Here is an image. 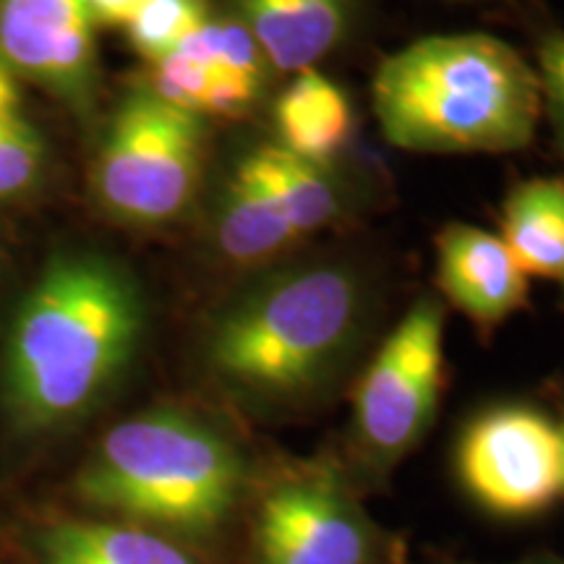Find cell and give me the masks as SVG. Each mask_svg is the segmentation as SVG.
<instances>
[{"instance_id": "6da1fadb", "label": "cell", "mask_w": 564, "mask_h": 564, "mask_svg": "<svg viewBox=\"0 0 564 564\" xmlns=\"http://www.w3.org/2000/svg\"><path fill=\"white\" fill-rule=\"evenodd\" d=\"M144 308L108 259L76 253L47 267L13 316L3 403L19 429L40 432L87 413L131 364Z\"/></svg>"}, {"instance_id": "7a4b0ae2", "label": "cell", "mask_w": 564, "mask_h": 564, "mask_svg": "<svg viewBox=\"0 0 564 564\" xmlns=\"http://www.w3.org/2000/svg\"><path fill=\"white\" fill-rule=\"evenodd\" d=\"M361 280L335 264L272 274L212 327L207 364L232 394L272 419L333 390L361 340Z\"/></svg>"}, {"instance_id": "3957f363", "label": "cell", "mask_w": 564, "mask_h": 564, "mask_svg": "<svg viewBox=\"0 0 564 564\" xmlns=\"http://www.w3.org/2000/svg\"><path fill=\"white\" fill-rule=\"evenodd\" d=\"M387 141L408 152H514L544 97L523 55L491 34H434L392 53L371 84Z\"/></svg>"}, {"instance_id": "277c9868", "label": "cell", "mask_w": 564, "mask_h": 564, "mask_svg": "<svg viewBox=\"0 0 564 564\" xmlns=\"http://www.w3.org/2000/svg\"><path fill=\"white\" fill-rule=\"evenodd\" d=\"M74 491L123 523L209 539L243 510L251 474L241 447L220 429L178 408H154L97 442Z\"/></svg>"}, {"instance_id": "5b68a950", "label": "cell", "mask_w": 564, "mask_h": 564, "mask_svg": "<svg viewBox=\"0 0 564 564\" xmlns=\"http://www.w3.org/2000/svg\"><path fill=\"white\" fill-rule=\"evenodd\" d=\"M444 384V314L415 301L394 324L352 390L350 444L364 481L379 484L432 426Z\"/></svg>"}, {"instance_id": "8992f818", "label": "cell", "mask_w": 564, "mask_h": 564, "mask_svg": "<svg viewBox=\"0 0 564 564\" xmlns=\"http://www.w3.org/2000/svg\"><path fill=\"white\" fill-rule=\"evenodd\" d=\"M249 564H403L356 486L329 463L272 474L253 497Z\"/></svg>"}, {"instance_id": "52a82bcc", "label": "cell", "mask_w": 564, "mask_h": 564, "mask_svg": "<svg viewBox=\"0 0 564 564\" xmlns=\"http://www.w3.org/2000/svg\"><path fill=\"white\" fill-rule=\"evenodd\" d=\"M199 116L133 91L112 116L97 158L95 186L105 209L133 225H160L192 202L202 171Z\"/></svg>"}, {"instance_id": "ba28073f", "label": "cell", "mask_w": 564, "mask_h": 564, "mask_svg": "<svg viewBox=\"0 0 564 564\" xmlns=\"http://www.w3.org/2000/svg\"><path fill=\"white\" fill-rule=\"evenodd\" d=\"M455 470L470 502L491 518H544L564 499L560 423L533 405L489 408L463 429Z\"/></svg>"}, {"instance_id": "9c48e42d", "label": "cell", "mask_w": 564, "mask_h": 564, "mask_svg": "<svg viewBox=\"0 0 564 564\" xmlns=\"http://www.w3.org/2000/svg\"><path fill=\"white\" fill-rule=\"evenodd\" d=\"M87 0H0V61L76 110L97 87V45Z\"/></svg>"}, {"instance_id": "30bf717a", "label": "cell", "mask_w": 564, "mask_h": 564, "mask_svg": "<svg viewBox=\"0 0 564 564\" xmlns=\"http://www.w3.org/2000/svg\"><path fill=\"white\" fill-rule=\"evenodd\" d=\"M436 280L478 327H497L525 306L528 274L507 243L474 225H449L436 238Z\"/></svg>"}, {"instance_id": "8fae6325", "label": "cell", "mask_w": 564, "mask_h": 564, "mask_svg": "<svg viewBox=\"0 0 564 564\" xmlns=\"http://www.w3.org/2000/svg\"><path fill=\"white\" fill-rule=\"evenodd\" d=\"M264 82L220 37H209L194 53L173 51L154 63L150 91L192 116L236 118L259 100Z\"/></svg>"}, {"instance_id": "7c38bea8", "label": "cell", "mask_w": 564, "mask_h": 564, "mask_svg": "<svg viewBox=\"0 0 564 564\" xmlns=\"http://www.w3.org/2000/svg\"><path fill=\"white\" fill-rule=\"evenodd\" d=\"M238 21L262 47L272 70L316 68L340 45L350 0H232Z\"/></svg>"}, {"instance_id": "4fadbf2b", "label": "cell", "mask_w": 564, "mask_h": 564, "mask_svg": "<svg viewBox=\"0 0 564 564\" xmlns=\"http://www.w3.org/2000/svg\"><path fill=\"white\" fill-rule=\"evenodd\" d=\"M42 564H202L175 535L112 520H63L37 539Z\"/></svg>"}, {"instance_id": "5bb4252c", "label": "cell", "mask_w": 564, "mask_h": 564, "mask_svg": "<svg viewBox=\"0 0 564 564\" xmlns=\"http://www.w3.org/2000/svg\"><path fill=\"white\" fill-rule=\"evenodd\" d=\"M352 112L345 91L316 68L299 70L274 105L280 150L327 167L350 139Z\"/></svg>"}, {"instance_id": "9a60e30c", "label": "cell", "mask_w": 564, "mask_h": 564, "mask_svg": "<svg viewBox=\"0 0 564 564\" xmlns=\"http://www.w3.org/2000/svg\"><path fill=\"white\" fill-rule=\"evenodd\" d=\"M215 238L230 262L262 264L299 241V232L241 160L225 183L215 217Z\"/></svg>"}, {"instance_id": "2e32d148", "label": "cell", "mask_w": 564, "mask_h": 564, "mask_svg": "<svg viewBox=\"0 0 564 564\" xmlns=\"http://www.w3.org/2000/svg\"><path fill=\"white\" fill-rule=\"evenodd\" d=\"M499 238L528 278H564V181L535 178L514 188Z\"/></svg>"}, {"instance_id": "e0dca14e", "label": "cell", "mask_w": 564, "mask_h": 564, "mask_svg": "<svg viewBox=\"0 0 564 564\" xmlns=\"http://www.w3.org/2000/svg\"><path fill=\"white\" fill-rule=\"evenodd\" d=\"M243 162L282 209L299 238L327 228L340 212V196L327 178V167L312 165L280 150L278 144L257 147L246 154Z\"/></svg>"}, {"instance_id": "ac0fdd59", "label": "cell", "mask_w": 564, "mask_h": 564, "mask_svg": "<svg viewBox=\"0 0 564 564\" xmlns=\"http://www.w3.org/2000/svg\"><path fill=\"white\" fill-rule=\"evenodd\" d=\"M207 19V0H144V6L126 24V34L133 51L154 66Z\"/></svg>"}, {"instance_id": "d6986e66", "label": "cell", "mask_w": 564, "mask_h": 564, "mask_svg": "<svg viewBox=\"0 0 564 564\" xmlns=\"http://www.w3.org/2000/svg\"><path fill=\"white\" fill-rule=\"evenodd\" d=\"M42 141L30 123L17 116L0 118V196L24 192L37 178Z\"/></svg>"}, {"instance_id": "ffe728a7", "label": "cell", "mask_w": 564, "mask_h": 564, "mask_svg": "<svg viewBox=\"0 0 564 564\" xmlns=\"http://www.w3.org/2000/svg\"><path fill=\"white\" fill-rule=\"evenodd\" d=\"M539 82L549 116H552L556 144L564 154V32L546 34L539 47Z\"/></svg>"}, {"instance_id": "44dd1931", "label": "cell", "mask_w": 564, "mask_h": 564, "mask_svg": "<svg viewBox=\"0 0 564 564\" xmlns=\"http://www.w3.org/2000/svg\"><path fill=\"white\" fill-rule=\"evenodd\" d=\"M91 17L102 26H126L144 0H87Z\"/></svg>"}, {"instance_id": "7402d4cb", "label": "cell", "mask_w": 564, "mask_h": 564, "mask_svg": "<svg viewBox=\"0 0 564 564\" xmlns=\"http://www.w3.org/2000/svg\"><path fill=\"white\" fill-rule=\"evenodd\" d=\"M17 102H19V91H17V84H13L11 68L0 61V118L17 116Z\"/></svg>"}, {"instance_id": "603a6c76", "label": "cell", "mask_w": 564, "mask_h": 564, "mask_svg": "<svg viewBox=\"0 0 564 564\" xmlns=\"http://www.w3.org/2000/svg\"><path fill=\"white\" fill-rule=\"evenodd\" d=\"M436 564H476V562H449V560H442V562H436ZM507 564H564V556L562 554H554V552H539V554L523 556V560L507 562Z\"/></svg>"}, {"instance_id": "cb8c5ba5", "label": "cell", "mask_w": 564, "mask_h": 564, "mask_svg": "<svg viewBox=\"0 0 564 564\" xmlns=\"http://www.w3.org/2000/svg\"><path fill=\"white\" fill-rule=\"evenodd\" d=\"M560 432H562V465H564V421L560 423Z\"/></svg>"}]
</instances>
